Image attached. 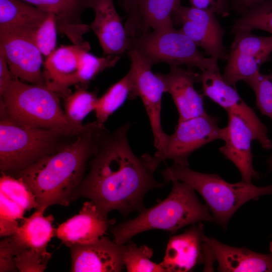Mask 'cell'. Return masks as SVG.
<instances>
[{
	"label": "cell",
	"mask_w": 272,
	"mask_h": 272,
	"mask_svg": "<svg viewBox=\"0 0 272 272\" xmlns=\"http://www.w3.org/2000/svg\"><path fill=\"white\" fill-rule=\"evenodd\" d=\"M129 122L101 137L97 150L89 162V169L71 197L93 201L104 214L117 210L124 217L146 209L145 195L166 184L155 178L160 164L148 153L137 156L128 140Z\"/></svg>",
	"instance_id": "6da1fadb"
},
{
	"label": "cell",
	"mask_w": 272,
	"mask_h": 272,
	"mask_svg": "<svg viewBox=\"0 0 272 272\" xmlns=\"http://www.w3.org/2000/svg\"><path fill=\"white\" fill-rule=\"evenodd\" d=\"M107 131L96 120L85 124L84 129L59 150L14 173L34 194L37 209L45 211L52 205H70L101 137Z\"/></svg>",
	"instance_id": "7a4b0ae2"
},
{
	"label": "cell",
	"mask_w": 272,
	"mask_h": 272,
	"mask_svg": "<svg viewBox=\"0 0 272 272\" xmlns=\"http://www.w3.org/2000/svg\"><path fill=\"white\" fill-rule=\"evenodd\" d=\"M168 196L154 207L145 209L134 218L111 228L114 241L124 245L133 236L150 230H162L175 233L191 224L214 222L206 204L201 203L195 190L188 184L173 180Z\"/></svg>",
	"instance_id": "3957f363"
},
{
	"label": "cell",
	"mask_w": 272,
	"mask_h": 272,
	"mask_svg": "<svg viewBox=\"0 0 272 272\" xmlns=\"http://www.w3.org/2000/svg\"><path fill=\"white\" fill-rule=\"evenodd\" d=\"M165 183L173 180L184 182L202 197L214 222L226 230L234 213L244 203L260 196L272 194V185L257 186L242 180L230 183L217 174L192 170L189 166L174 163L161 171Z\"/></svg>",
	"instance_id": "277c9868"
},
{
	"label": "cell",
	"mask_w": 272,
	"mask_h": 272,
	"mask_svg": "<svg viewBox=\"0 0 272 272\" xmlns=\"http://www.w3.org/2000/svg\"><path fill=\"white\" fill-rule=\"evenodd\" d=\"M59 96L45 84L30 85L13 76L1 94L0 110L24 124L77 135L84 129L79 130L69 122Z\"/></svg>",
	"instance_id": "5b68a950"
},
{
	"label": "cell",
	"mask_w": 272,
	"mask_h": 272,
	"mask_svg": "<svg viewBox=\"0 0 272 272\" xmlns=\"http://www.w3.org/2000/svg\"><path fill=\"white\" fill-rule=\"evenodd\" d=\"M77 135L24 124L0 110L1 173L13 174L22 170L56 152Z\"/></svg>",
	"instance_id": "8992f818"
},
{
	"label": "cell",
	"mask_w": 272,
	"mask_h": 272,
	"mask_svg": "<svg viewBox=\"0 0 272 272\" xmlns=\"http://www.w3.org/2000/svg\"><path fill=\"white\" fill-rule=\"evenodd\" d=\"M132 48L138 49L152 66L164 62L171 66L197 67L201 72H220L217 58L206 57L189 37L174 27L131 37Z\"/></svg>",
	"instance_id": "52a82bcc"
},
{
	"label": "cell",
	"mask_w": 272,
	"mask_h": 272,
	"mask_svg": "<svg viewBox=\"0 0 272 272\" xmlns=\"http://www.w3.org/2000/svg\"><path fill=\"white\" fill-rule=\"evenodd\" d=\"M219 119L207 112L197 117L178 122L175 131L167 135L162 149L155 152L160 163L166 159L189 166L188 159L195 150L205 145L222 139V128Z\"/></svg>",
	"instance_id": "ba28073f"
},
{
	"label": "cell",
	"mask_w": 272,
	"mask_h": 272,
	"mask_svg": "<svg viewBox=\"0 0 272 272\" xmlns=\"http://www.w3.org/2000/svg\"><path fill=\"white\" fill-rule=\"evenodd\" d=\"M127 53L131 61L130 72L134 82L135 98L139 97L145 108L152 131L156 152L160 151L167 134L161 123L162 99L165 92L164 82L152 70V65L137 49L132 48Z\"/></svg>",
	"instance_id": "9c48e42d"
},
{
	"label": "cell",
	"mask_w": 272,
	"mask_h": 272,
	"mask_svg": "<svg viewBox=\"0 0 272 272\" xmlns=\"http://www.w3.org/2000/svg\"><path fill=\"white\" fill-rule=\"evenodd\" d=\"M235 34L223 79L231 86L240 81L246 82L259 72L262 63L269 60L272 52V36L252 34L241 31Z\"/></svg>",
	"instance_id": "30bf717a"
},
{
	"label": "cell",
	"mask_w": 272,
	"mask_h": 272,
	"mask_svg": "<svg viewBox=\"0 0 272 272\" xmlns=\"http://www.w3.org/2000/svg\"><path fill=\"white\" fill-rule=\"evenodd\" d=\"M203 95L226 110L241 117L253 130L263 149L272 148L267 128L254 110L240 97L232 86L226 83L220 72L203 71L199 77Z\"/></svg>",
	"instance_id": "8fae6325"
},
{
	"label": "cell",
	"mask_w": 272,
	"mask_h": 272,
	"mask_svg": "<svg viewBox=\"0 0 272 272\" xmlns=\"http://www.w3.org/2000/svg\"><path fill=\"white\" fill-rule=\"evenodd\" d=\"M173 22L181 25L179 29L211 57L227 60L223 43L224 30L215 14L193 7L180 6L172 16Z\"/></svg>",
	"instance_id": "7c38bea8"
},
{
	"label": "cell",
	"mask_w": 272,
	"mask_h": 272,
	"mask_svg": "<svg viewBox=\"0 0 272 272\" xmlns=\"http://www.w3.org/2000/svg\"><path fill=\"white\" fill-rule=\"evenodd\" d=\"M0 50L13 76L21 81L45 84L41 67L42 54L32 35L19 33H0Z\"/></svg>",
	"instance_id": "4fadbf2b"
},
{
	"label": "cell",
	"mask_w": 272,
	"mask_h": 272,
	"mask_svg": "<svg viewBox=\"0 0 272 272\" xmlns=\"http://www.w3.org/2000/svg\"><path fill=\"white\" fill-rule=\"evenodd\" d=\"M195 224L184 233L170 237L161 262L167 272L190 271L206 263L209 248L204 240L203 225Z\"/></svg>",
	"instance_id": "5bb4252c"
},
{
	"label": "cell",
	"mask_w": 272,
	"mask_h": 272,
	"mask_svg": "<svg viewBox=\"0 0 272 272\" xmlns=\"http://www.w3.org/2000/svg\"><path fill=\"white\" fill-rule=\"evenodd\" d=\"M228 115L227 125L222 130L221 140L224 142V145L220 147L219 151L235 165L242 181L252 183V179L260 176L252 164L251 143L257 141V136L241 117L232 113H228Z\"/></svg>",
	"instance_id": "9a60e30c"
},
{
	"label": "cell",
	"mask_w": 272,
	"mask_h": 272,
	"mask_svg": "<svg viewBox=\"0 0 272 272\" xmlns=\"http://www.w3.org/2000/svg\"><path fill=\"white\" fill-rule=\"evenodd\" d=\"M69 248L72 272H120L124 266L125 245L105 236L91 244Z\"/></svg>",
	"instance_id": "2e32d148"
},
{
	"label": "cell",
	"mask_w": 272,
	"mask_h": 272,
	"mask_svg": "<svg viewBox=\"0 0 272 272\" xmlns=\"http://www.w3.org/2000/svg\"><path fill=\"white\" fill-rule=\"evenodd\" d=\"M115 221L109 220L91 200L83 205L78 214L60 224L55 229V236L70 247L98 240Z\"/></svg>",
	"instance_id": "e0dca14e"
},
{
	"label": "cell",
	"mask_w": 272,
	"mask_h": 272,
	"mask_svg": "<svg viewBox=\"0 0 272 272\" xmlns=\"http://www.w3.org/2000/svg\"><path fill=\"white\" fill-rule=\"evenodd\" d=\"M90 48L89 43L84 41L55 49L43 63L45 85L64 98L71 94L69 87L77 85L82 54Z\"/></svg>",
	"instance_id": "ac0fdd59"
},
{
	"label": "cell",
	"mask_w": 272,
	"mask_h": 272,
	"mask_svg": "<svg viewBox=\"0 0 272 272\" xmlns=\"http://www.w3.org/2000/svg\"><path fill=\"white\" fill-rule=\"evenodd\" d=\"M95 13L89 25L97 37L104 55L120 56L131 47L122 18L117 12L113 0H93L91 8Z\"/></svg>",
	"instance_id": "d6986e66"
},
{
	"label": "cell",
	"mask_w": 272,
	"mask_h": 272,
	"mask_svg": "<svg viewBox=\"0 0 272 272\" xmlns=\"http://www.w3.org/2000/svg\"><path fill=\"white\" fill-rule=\"evenodd\" d=\"M165 86V92L171 96L179 113L178 122L205 113L202 96L194 84L199 82V74L179 66H171L166 74L157 73Z\"/></svg>",
	"instance_id": "ffe728a7"
},
{
	"label": "cell",
	"mask_w": 272,
	"mask_h": 272,
	"mask_svg": "<svg viewBox=\"0 0 272 272\" xmlns=\"http://www.w3.org/2000/svg\"><path fill=\"white\" fill-rule=\"evenodd\" d=\"M204 240L218 262L219 271L272 272V242L269 252L261 254L245 247L229 246L205 235Z\"/></svg>",
	"instance_id": "44dd1931"
},
{
	"label": "cell",
	"mask_w": 272,
	"mask_h": 272,
	"mask_svg": "<svg viewBox=\"0 0 272 272\" xmlns=\"http://www.w3.org/2000/svg\"><path fill=\"white\" fill-rule=\"evenodd\" d=\"M55 16L58 31L74 44L84 42L83 36L91 29L84 24L81 15L92 8L93 0H21Z\"/></svg>",
	"instance_id": "7402d4cb"
},
{
	"label": "cell",
	"mask_w": 272,
	"mask_h": 272,
	"mask_svg": "<svg viewBox=\"0 0 272 272\" xmlns=\"http://www.w3.org/2000/svg\"><path fill=\"white\" fill-rule=\"evenodd\" d=\"M45 211L36 209L29 217L24 218L22 224L16 232L10 235L16 246L18 253L25 249H31L47 253L49 242L55 236L52 215L44 216Z\"/></svg>",
	"instance_id": "603a6c76"
},
{
	"label": "cell",
	"mask_w": 272,
	"mask_h": 272,
	"mask_svg": "<svg viewBox=\"0 0 272 272\" xmlns=\"http://www.w3.org/2000/svg\"><path fill=\"white\" fill-rule=\"evenodd\" d=\"M49 14L21 0H0V33L32 35Z\"/></svg>",
	"instance_id": "cb8c5ba5"
},
{
	"label": "cell",
	"mask_w": 272,
	"mask_h": 272,
	"mask_svg": "<svg viewBox=\"0 0 272 272\" xmlns=\"http://www.w3.org/2000/svg\"><path fill=\"white\" fill-rule=\"evenodd\" d=\"M180 0H139L138 15L140 35L173 27L172 16Z\"/></svg>",
	"instance_id": "d4e9b609"
},
{
	"label": "cell",
	"mask_w": 272,
	"mask_h": 272,
	"mask_svg": "<svg viewBox=\"0 0 272 272\" xmlns=\"http://www.w3.org/2000/svg\"><path fill=\"white\" fill-rule=\"evenodd\" d=\"M127 99H135L133 80L129 70L122 78L112 85L101 97L98 98L94 110L97 122L101 125H104L110 116Z\"/></svg>",
	"instance_id": "484cf974"
},
{
	"label": "cell",
	"mask_w": 272,
	"mask_h": 272,
	"mask_svg": "<svg viewBox=\"0 0 272 272\" xmlns=\"http://www.w3.org/2000/svg\"><path fill=\"white\" fill-rule=\"evenodd\" d=\"M98 98L95 91H89L86 87L81 86H78L74 92L64 98V112L70 124L82 130L85 127L82 121L94 111Z\"/></svg>",
	"instance_id": "4316f807"
},
{
	"label": "cell",
	"mask_w": 272,
	"mask_h": 272,
	"mask_svg": "<svg viewBox=\"0 0 272 272\" xmlns=\"http://www.w3.org/2000/svg\"><path fill=\"white\" fill-rule=\"evenodd\" d=\"M258 29L272 33V0H265L251 8L237 19L232 33Z\"/></svg>",
	"instance_id": "83f0119b"
},
{
	"label": "cell",
	"mask_w": 272,
	"mask_h": 272,
	"mask_svg": "<svg viewBox=\"0 0 272 272\" xmlns=\"http://www.w3.org/2000/svg\"><path fill=\"white\" fill-rule=\"evenodd\" d=\"M153 250L144 245L139 247L133 242L125 245L124 266L128 272H167L162 263L151 260Z\"/></svg>",
	"instance_id": "f1b7e54d"
},
{
	"label": "cell",
	"mask_w": 272,
	"mask_h": 272,
	"mask_svg": "<svg viewBox=\"0 0 272 272\" xmlns=\"http://www.w3.org/2000/svg\"><path fill=\"white\" fill-rule=\"evenodd\" d=\"M89 51H84L82 54L77 77L76 85L86 88L96 76L105 70L114 66L120 59L118 55L97 57Z\"/></svg>",
	"instance_id": "f546056e"
},
{
	"label": "cell",
	"mask_w": 272,
	"mask_h": 272,
	"mask_svg": "<svg viewBox=\"0 0 272 272\" xmlns=\"http://www.w3.org/2000/svg\"><path fill=\"white\" fill-rule=\"evenodd\" d=\"M0 178V193L16 202L26 211L37 208L35 197L20 179L4 173Z\"/></svg>",
	"instance_id": "4dcf8cb0"
},
{
	"label": "cell",
	"mask_w": 272,
	"mask_h": 272,
	"mask_svg": "<svg viewBox=\"0 0 272 272\" xmlns=\"http://www.w3.org/2000/svg\"><path fill=\"white\" fill-rule=\"evenodd\" d=\"M254 91L256 106L262 115L272 120V74H256L246 82Z\"/></svg>",
	"instance_id": "1f68e13d"
},
{
	"label": "cell",
	"mask_w": 272,
	"mask_h": 272,
	"mask_svg": "<svg viewBox=\"0 0 272 272\" xmlns=\"http://www.w3.org/2000/svg\"><path fill=\"white\" fill-rule=\"evenodd\" d=\"M57 30L55 16L49 13L32 35L35 45L46 57L55 49Z\"/></svg>",
	"instance_id": "d6a6232c"
},
{
	"label": "cell",
	"mask_w": 272,
	"mask_h": 272,
	"mask_svg": "<svg viewBox=\"0 0 272 272\" xmlns=\"http://www.w3.org/2000/svg\"><path fill=\"white\" fill-rule=\"evenodd\" d=\"M51 254L42 253L31 249L19 252L14 257L17 270L20 272H42L46 268Z\"/></svg>",
	"instance_id": "836d02e7"
},
{
	"label": "cell",
	"mask_w": 272,
	"mask_h": 272,
	"mask_svg": "<svg viewBox=\"0 0 272 272\" xmlns=\"http://www.w3.org/2000/svg\"><path fill=\"white\" fill-rule=\"evenodd\" d=\"M17 250L10 236L5 237L0 242V271H17L14 257Z\"/></svg>",
	"instance_id": "e575fe53"
},
{
	"label": "cell",
	"mask_w": 272,
	"mask_h": 272,
	"mask_svg": "<svg viewBox=\"0 0 272 272\" xmlns=\"http://www.w3.org/2000/svg\"><path fill=\"white\" fill-rule=\"evenodd\" d=\"M192 7L204 10L214 14L229 15L231 0H188Z\"/></svg>",
	"instance_id": "d590c367"
},
{
	"label": "cell",
	"mask_w": 272,
	"mask_h": 272,
	"mask_svg": "<svg viewBox=\"0 0 272 272\" xmlns=\"http://www.w3.org/2000/svg\"><path fill=\"white\" fill-rule=\"evenodd\" d=\"M139 0H126L124 7L127 13V17L124 23L126 32L129 36H134L139 31V22L138 15V4Z\"/></svg>",
	"instance_id": "8d00e7d4"
},
{
	"label": "cell",
	"mask_w": 272,
	"mask_h": 272,
	"mask_svg": "<svg viewBox=\"0 0 272 272\" xmlns=\"http://www.w3.org/2000/svg\"><path fill=\"white\" fill-rule=\"evenodd\" d=\"M13 76L4 55L0 50V94H2L8 85Z\"/></svg>",
	"instance_id": "74e56055"
},
{
	"label": "cell",
	"mask_w": 272,
	"mask_h": 272,
	"mask_svg": "<svg viewBox=\"0 0 272 272\" xmlns=\"http://www.w3.org/2000/svg\"><path fill=\"white\" fill-rule=\"evenodd\" d=\"M232 9L242 15L254 6L265 0H231Z\"/></svg>",
	"instance_id": "f35d334b"
},
{
	"label": "cell",
	"mask_w": 272,
	"mask_h": 272,
	"mask_svg": "<svg viewBox=\"0 0 272 272\" xmlns=\"http://www.w3.org/2000/svg\"><path fill=\"white\" fill-rule=\"evenodd\" d=\"M267 163L269 169H272V154L269 156L267 160Z\"/></svg>",
	"instance_id": "ab89813d"
},
{
	"label": "cell",
	"mask_w": 272,
	"mask_h": 272,
	"mask_svg": "<svg viewBox=\"0 0 272 272\" xmlns=\"http://www.w3.org/2000/svg\"><path fill=\"white\" fill-rule=\"evenodd\" d=\"M122 1H123V7H124L126 4V0H122Z\"/></svg>",
	"instance_id": "60d3db41"
}]
</instances>
